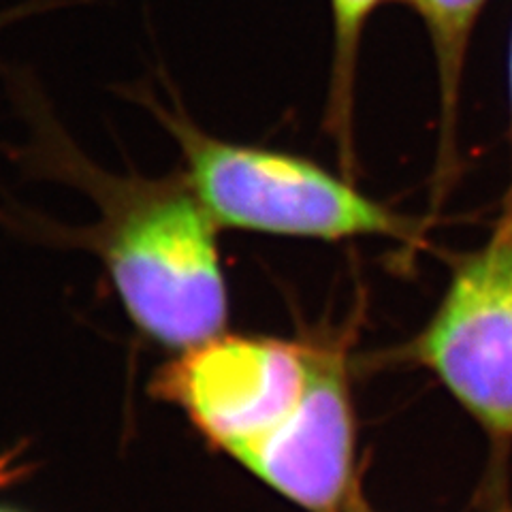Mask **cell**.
Wrapping results in <instances>:
<instances>
[{
    "label": "cell",
    "instance_id": "5",
    "mask_svg": "<svg viewBox=\"0 0 512 512\" xmlns=\"http://www.w3.org/2000/svg\"><path fill=\"white\" fill-rule=\"evenodd\" d=\"M355 448L344 355L314 344L312 376L301 402L278 429L235 459L303 510L346 512L361 498Z\"/></svg>",
    "mask_w": 512,
    "mask_h": 512
},
{
    "label": "cell",
    "instance_id": "2",
    "mask_svg": "<svg viewBox=\"0 0 512 512\" xmlns=\"http://www.w3.org/2000/svg\"><path fill=\"white\" fill-rule=\"evenodd\" d=\"M124 94L146 107L178 141L186 178L220 227L327 242L414 237L408 218L306 158L222 141L199 128L180 99L165 105L143 84Z\"/></svg>",
    "mask_w": 512,
    "mask_h": 512
},
{
    "label": "cell",
    "instance_id": "7",
    "mask_svg": "<svg viewBox=\"0 0 512 512\" xmlns=\"http://www.w3.org/2000/svg\"><path fill=\"white\" fill-rule=\"evenodd\" d=\"M378 0H333L335 26H338V54L340 64L338 71L346 77L352 67V54H355L357 37L367 13L374 9Z\"/></svg>",
    "mask_w": 512,
    "mask_h": 512
},
{
    "label": "cell",
    "instance_id": "1",
    "mask_svg": "<svg viewBox=\"0 0 512 512\" xmlns=\"http://www.w3.org/2000/svg\"><path fill=\"white\" fill-rule=\"evenodd\" d=\"M0 75L30 126V165L99 203L101 252L133 323L158 344L182 350L220 335L229 308L216 220L186 173L150 180L99 169L64 133L35 75L7 64Z\"/></svg>",
    "mask_w": 512,
    "mask_h": 512
},
{
    "label": "cell",
    "instance_id": "12",
    "mask_svg": "<svg viewBox=\"0 0 512 512\" xmlns=\"http://www.w3.org/2000/svg\"><path fill=\"white\" fill-rule=\"evenodd\" d=\"M0 512H9V510H0Z\"/></svg>",
    "mask_w": 512,
    "mask_h": 512
},
{
    "label": "cell",
    "instance_id": "10",
    "mask_svg": "<svg viewBox=\"0 0 512 512\" xmlns=\"http://www.w3.org/2000/svg\"><path fill=\"white\" fill-rule=\"evenodd\" d=\"M510 77H512V64H510ZM498 227L512 231V184H510V190H508V197H506V203H504V214L498 222Z\"/></svg>",
    "mask_w": 512,
    "mask_h": 512
},
{
    "label": "cell",
    "instance_id": "9",
    "mask_svg": "<svg viewBox=\"0 0 512 512\" xmlns=\"http://www.w3.org/2000/svg\"><path fill=\"white\" fill-rule=\"evenodd\" d=\"M15 474H18V466H15L13 459H9V457L0 459V487H5L7 483H11Z\"/></svg>",
    "mask_w": 512,
    "mask_h": 512
},
{
    "label": "cell",
    "instance_id": "6",
    "mask_svg": "<svg viewBox=\"0 0 512 512\" xmlns=\"http://www.w3.org/2000/svg\"><path fill=\"white\" fill-rule=\"evenodd\" d=\"M434 35L446 90H455L472 22L485 0H412Z\"/></svg>",
    "mask_w": 512,
    "mask_h": 512
},
{
    "label": "cell",
    "instance_id": "11",
    "mask_svg": "<svg viewBox=\"0 0 512 512\" xmlns=\"http://www.w3.org/2000/svg\"><path fill=\"white\" fill-rule=\"evenodd\" d=\"M346 512H374L370 506H367L365 502H363V498H359L355 504H352Z\"/></svg>",
    "mask_w": 512,
    "mask_h": 512
},
{
    "label": "cell",
    "instance_id": "3",
    "mask_svg": "<svg viewBox=\"0 0 512 512\" xmlns=\"http://www.w3.org/2000/svg\"><path fill=\"white\" fill-rule=\"evenodd\" d=\"M412 357L491 438H512V231L459 261Z\"/></svg>",
    "mask_w": 512,
    "mask_h": 512
},
{
    "label": "cell",
    "instance_id": "8",
    "mask_svg": "<svg viewBox=\"0 0 512 512\" xmlns=\"http://www.w3.org/2000/svg\"><path fill=\"white\" fill-rule=\"evenodd\" d=\"M50 7H56V3H50V0H30V3H24L20 7L7 9L0 13V28H5L9 24H13L15 20L28 18V15H32V13H39V11L50 9Z\"/></svg>",
    "mask_w": 512,
    "mask_h": 512
},
{
    "label": "cell",
    "instance_id": "4",
    "mask_svg": "<svg viewBox=\"0 0 512 512\" xmlns=\"http://www.w3.org/2000/svg\"><path fill=\"white\" fill-rule=\"evenodd\" d=\"M312 367L314 344L216 335L165 365L154 391L235 459L286 421L308 389Z\"/></svg>",
    "mask_w": 512,
    "mask_h": 512
}]
</instances>
